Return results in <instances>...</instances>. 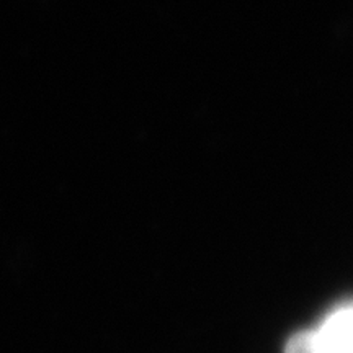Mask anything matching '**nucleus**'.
Wrapping results in <instances>:
<instances>
[{"instance_id":"1","label":"nucleus","mask_w":353,"mask_h":353,"mask_svg":"<svg viewBox=\"0 0 353 353\" xmlns=\"http://www.w3.org/2000/svg\"><path fill=\"white\" fill-rule=\"evenodd\" d=\"M285 353H325L316 341L314 330H303L286 342Z\"/></svg>"}]
</instances>
